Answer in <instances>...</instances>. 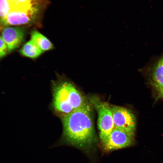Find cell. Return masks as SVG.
<instances>
[{"label":"cell","mask_w":163,"mask_h":163,"mask_svg":"<svg viewBox=\"0 0 163 163\" xmlns=\"http://www.w3.org/2000/svg\"><path fill=\"white\" fill-rule=\"evenodd\" d=\"M91 110L90 105L85 102L65 114L62 119V138L51 148L67 145L84 150L91 149L96 141Z\"/></svg>","instance_id":"obj_1"},{"label":"cell","mask_w":163,"mask_h":163,"mask_svg":"<svg viewBox=\"0 0 163 163\" xmlns=\"http://www.w3.org/2000/svg\"><path fill=\"white\" fill-rule=\"evenodd\" d=\"M43 52L31 40L26 43L20 50L22 55L31 59L38 57Z\"/></svg>","instance_id":"obj_8"},{"label":"cell","mask_w":163,"mask_h":163,"mask_svg":"<svg viewBox=\"0 0 163 163\" xmlns=\"http://www.w3.org/2000/svg\"><path fill=\"white\" fill-rule=\"evenodd\" d=\"M152 79L154 86L163 88V58L159 60L155 66Z\"/></svg>","instance_id":"obj_10"},{"label":"cell","mask_w":163,"mask_h":163,"mask_svg":"<svg viewBox=\"0 0 163 163\" xmlns=\"http://www.w3.org/2000/svg\"><path fill=\"white\" fill-rule=\"evenodd\" d=\"M50 4V0H0L1 24L6 27L37 24Z\"/></svg>","instance_id":"obj_2"},{"label":"cell","mask_w":163,"mask_h":163,"mask_svg":"<svg viewBox=\"0 0 163 163\" xmlns=\"http://www.w3.org/2000/svg\"><path fill=\"white\" fill-rule=\"evenodd\" d=\"M85 102L81 94L69 82L62 81L56 84L53 87V107L60 112L68 114Z\"/></svg>","instance_id":"obj_3"},{"label":"cell","mask_w":163,"mask_h":163,"mask_svg":"<svg viewBox=\"0 0 163 163\" xmlns=\"http://www.w3.org/2000/svg\"><path fill=\"white\" fill-rule=\"evenodd\" d=\"M134 140V133L114 128L102 144L105 150L110 151L130 146Z\"/></svg>","instance_id":"obj_6"},{"label":"cell","mask_w":163,"mask_h":163,"mask_svg":"<svg viewBox=\"0 0 163 163\" xmlns=\"http://www.w3.org/2000/svg\"><path fill=\"white\" fill-rule=\"evenodd\" d=\"M91 101L97 111V125L100 137L103 144L107 139L114 128L111 107L106 103L95 98H92Z\"/></svg>","instance_id":"obj_4"},{"label":"cell","mask_w":163,"mask_h":163,"mask_svg":"<svg viewBox=\"0 0 163 163\" xmlns=\"http://www.w3.org/2000/svg\"><path fill=\"white\" fill-rule=\"evenodd\" d=\"M23 27L8 26L2 30L1 37L8 47L10 53L18 48L24 41L26 30Z\"/></svg>","instance_id":"obj_7"},{"label":"cell","mask_w":163,"mask_h":163,"mask_svg":"<svg viewBox=\"0 0 163 163\" xmlns=\"http://www.w3.org/2000/svg\"><path fill=\"white\" fill-rule=\"evenodd\" d=\"M114 128L134 133L136 121L135 117L129 110L121 107L110 106Z\"/></svg>","instance_id":"obj_5"},{"label":"cell","mask_w":163,"mask_h":163,"mask_svg":"<svg viewBox=\"0 0 163 163\" xmlns=\"http://www.w3.org/2000/svg\"><path fill=\"white\" fill-rule=\"evenodd\" d=\"M156 90L157 91L159 95L163 98V88L155 86Z\"/></svg>","instance_id":"obj_12"},{"label":"cell","mask_w":163,"mask_h":163,"mask_svg":"<svg viewBox=\"0 0 163 163\" xmlns=\"http://www.w3.org/2000/svg\"><path fill=\"white\" fill-rule=\"evenodd\" d=\"M30 35L31 40L43 51L53 48V44L49 40L38 31H32Z\"/></svg>","instance_id":"obj_9"},{"label":"cell","mask_w":163,"mask_h":163,"mask_svg":"<svg viewBox=\"0 0 163 163\" xmlns=\"http://www.w3.org/2000/svg\"><path fill=\"white\" fill-rule=\"evenodd\" d=\"M0 57L1 59L4 57L8 52L7 45L0 37Z\"/></svg>","instance_id":"obj_11"}]
</instances>
